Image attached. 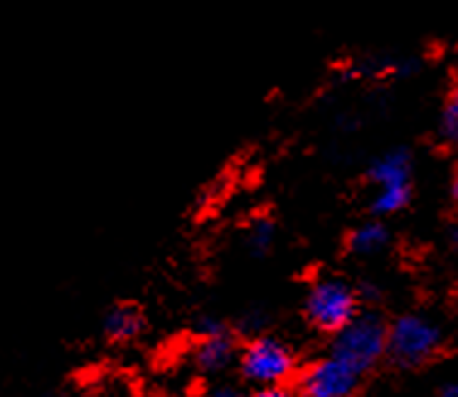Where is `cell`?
<instances>
[{"mask_svg":"<svg viewBox=\"0 0 458 397\" xmlns=\"http://www.w3.org/2000/svg\"><path fill=\"white\" fill-rule=\"evenodd\" d=\"M369 180L376 190L384 187H410L412 182V156L405 148H393L378 156L369 167Z\"/></svg>","mask_w":458,"mask_h":397,"instance_id":"8992f818","label":"cell"},{"mask_svg":"<svg viewBox=\"0 0 458 397\" xmlns=\"http://www.w3.org/2000/svg\"><path fill=\"white\" fill-rule=\"evenodd\" d=\"M265 323H267L265 315L250 313V315H245V317L241 320V330L252 334V337H262V327H265Z\"/></svg>","mask_w":458,"mask_h":397,"instance_id":"5bb4252c","label":"cell"},{"mask_svg":"<svg viewBox=\"0 0 458 397\" xmlns=\"http://www.w3.org/2000/svg\"><path fill=\"white\" fill-rule=\"evenodd\" d=\"M303 310L313 327L337 334L359 315V293L337 276H326L309 289Z\"/></svg>","mask_w":458,"mask_h":397,"instance_id":"7a4b0ae2","label":"cell"},{"mask_svg":"<svg viewBox=\"0 0 458 397\" xmlns=\"http://www.w3.org/2000/svg\"><path fill=\"white\" fill-rule=\"evenodd\" d=\"M245 241L255 255H265L275 242V224L269 218H252L248 232H245Z\"/></svg>","mask_w":458,"mask_h":397,"instance_id":"8fae6325","label":"cell"},{"mask_svg":"<svg viewBox=\"0 0 458 397\" xmlns=\"http://www.w3.org/2000/svg\"><path fill=\"white\" fill-rule=\"evenodd\" d=\"M102 327L112 342H129L141 332L143 317L133 306H114L105 315Z\"/></svg>","mask_w":458,"mask_h":397,"instance_id":"ba28073f","label":"cell"},{"mask_svg":"<svg viewBox=\"0 0 458 397\" xmlns=\"http://www.w3.org/2000/svg\"><path fill=\"white\" fill-rule=\"evenodd\" d=\"M361 385V373L333 354L318 359L301 373L299 388L303 397H354Z\"/></svg>","mask_w":458,"mask_h":397,"instance_id":"5b68a950","label":"cell"},{"mask_svg":"<svg viewBox=\"0 0 458 397\" xmlns=\"http://www.w3.org/2000/svg\"><path fill=\"white\" fill-rule=\"evenodd\" d=\"M250 397H289V393L284 388H258Z\"/></svg>","mask_w":458,"mask_h":397,"instance_id":"9a60e30c","label":"cell"},{"mask_svg":"<svg viewBox=\"0 0 458 397\" xmlns=\"http://www.w3.org/2000/svg\"><path fill=\"white\" fill-rule=\"evenodd\" d=\"M439 397H458V381L446 383V385L439 390Z\"/></svg>","mask_w":458,"mask_h":397,"instance_id":"e0dca14e","label":"cell"},{"mask_svg":"<svg viewBox=\"0 0 458 397\" xmlns=\"http://www.w3.org/2000/svg\"><path fill=\"white\" fill-rule=\"evenodd\" d=\"M330 354L364 376L388 354V325L378 313H359L335 334Z\"/></svg>","mask_w":458,"mask_h":397,"instance_id":"6da1fadb","label":"cell"},{"mask_svg":"<svg viewBox=\"0 0 458 397\" xmlns=\"http://www.w3.org/2000/svg\"><path fill=\"white\" fill-rule=\"evenodd\" d=\"M451 245H454V248H458V224L451 228Z\"/></svg>","mask_w":458,"mask_h":397,"instance_id":"ac0fdd59","label":"cell"},{"mask_svg":"<svg viewBox=\"0 0 458 397\" xmlns=\"http://www.w3.org/2000/svg\"><path fill=\"white\" fill-rule=\"evenodd\" d=\"M442 347V330L425 315H400L388 325V359L400 368L427 364Z\"/></svg>","mask_w":458,"mask_h":397,"instance_id":"3957f363","label":"cell"},{"mask_svg":"<svg viewBox=\"0 0 458 397\" xmlns=\"http://www.w3.org/2000/svg\"><path fill=\"white\" fill-rule=\"evenodd\" d=\"M235 356V347L231 334H221V337H208V340H199L197 349H194V361L201 371L218 373L231 366Z\"/></svg>","mask_w":458,"mask_h":397,"instance_id":"52a82bcc","label":"cell"},{"mask_svg":"<svg viewBox=\"0 0 458 397\" xmlns=\"http://www.w3.org/2000/svg\"><path fill=\"white\" fill-rule=\"evenodd\" d=\"M197 334H199L201 340H208V337L228 334V330H225V325L218 317H214V315H201L199 320H197Z\"/></svg>","mask_w":458,"mask_h":397,"instance_id":"4fadbf2b","label":"cell"},{"mask_svg":"<svg viewBox=\"0 0 458 397\" xmlns=\"http://www.w3.org/2000/svg\"><path fill=\"white\" fill-rule=\"evenodd\" d=\"M451 191H454V197H456V201H458V173H456V177H454V182H451Z\"/></svg>","mask_w":458,"mask_h":397,"instance_id":"d6986e66","label":"cell"},{"mask_svg":"<svg viewBox=\"0 0 458 397\" xmlns=\"http://www.w3.org/2000/svg\"><path fill=\"white\" fill-rule=\"evenodd\" d=\"M238 364L242 376L259 388H282V383L293 373L296 356L286 342L262 334L245 344Z\"/></svg>","mask_w":458,"mask_h":397,"instance_id":"277c9868","label":"cell"},{"mask_svg":"<svg viewBox=\"0 0 458 397\" xmlns=\"http://www.w3.org/2000/svg\"><path fill=\"white\" fill-rule=\"evenodd\" d=\"M410 197H412V187H384V190H376L371 211L376 215L398 214V211L408 207Z\"/></svg>","mask_w":458,"mask_h":397,"instance_id":"30bf717a","label":"cell"},{"mask_svg":"<svg viewBox=\"0 0 458 397\" xmlns=\"http://www.w3.org/2000/svg\"><path fill=\"white\" fill-rule=\"evenodd\" d=\"M391 242V232L381 221H367V224L357 225L347 238V248L354 255H376L381 252Z\"/></svg>","mask_w":458,"mask_h":397,"instance_id":"9c48e42d","label":"cell"},{"mask_svg":"<svg viewBox=\"0 0 458 397\" xmlns=\"http://www.w3.org/2000/svg\"><path fill=\"white\" fill-rule=\"evenodd\" d=\"M207 397H242V395L233 388H216V390H211Z\"/></svg>","mask_w":458,"mask_h":397,"instance_id":"2e32d148","label":"cell"},{"mask_svg":"<svg viewBox=\"0 0 458 397\" xmlns=\"http://www.w3.org/2000/svg\"><path fill=\"white\" fill-rule=\"evenodd\" d=\"M439 136L444 143L458 146V85L444 102L442 116H439Z\"/></svg>","mask_w":458,"mask_h":397,"instance_id":"7c38bea8","label":"cell"}]
</instances>
